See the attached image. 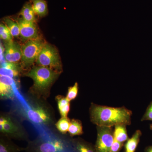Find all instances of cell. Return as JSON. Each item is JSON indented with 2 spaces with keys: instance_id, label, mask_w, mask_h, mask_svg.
<instances>
[{
  "instance_id": "8",
  "label": "cell",
  "mask_w": 152,
  "mask_h": 152,
  "mask_svg": "<svg viewBox=\"0 0 152 152\" xmlns=\"http://www.w3.org/2000/svg\"><path fill=\"white\" fill-rule=\"evenodd\" d=\"M27 117L30 121L37 125H48L53 121L51 113L42 105H37L28 110Z\"/></svg>"
},
{
  "instance_id": "10",
  "label": "cell",
  "mask_w": 152,
  "mask_h": 152,
  "mask_svg": "<svg viewBox=\"0 0 152 152\" xmlns=\"http://www.w3.org/2000/svg\"><path fill=\"white\" fill-rule=\"evenodd\" d=\"M15 80L8 76H0V96L2 99H12L15 96Z\"/></svg>"
},
{
  "instance_id": "28",
  "label": "cell",
  "mask_w": 152,
  "mask_h": 152,
  "mask_svg": "<svg viewBox=\"0 0 152 152\" xmlns=\"http://www.w3.org/2000/svg\"><path fill=\"white\" fill-rule=\"evenodd\" d=\"M145 152H152V145L147 147L145 150Z\"/></svg>"
},
{
  "instance_id": "20",
  "label": "cell",
  "mask_w": 152,
  "mask_h": 152,
  "mask_svg": "<svg viewBox=\"0 0 152 152\" xmlns=\"http://www.w3.org/2000/svg\"><path fill=\"white\" fill-rule=\"evenodd\" d=\"M68 132L71 137L83 134V131L81 122L75 119L71 120Z\"/></svg>"
},
{
  "instance_id": "13",
  "label": "cell",
  "mask_w": 152,
  "mask_h": 152,
  "mask_svg": "<svg viewBox=\"0 0 152 152\" xmlns=\"http://www.w3.org/2000/svg\"><path fill=\"white\" fill-rule=\"evenodd\" d=\"M25 148L17 145L12 141V139L1 134L0 137V152H20Z\"/></svg>"
},
{
  "instance_id": "7",
  "label": "cell",
  "mask_w": 152,
  "mask_h": 152,
  "mask_svg": "<svg viewBox=\"0 0 152 152\" xmlns=\"http://www.w3.org/2000/svg\"><path fill=\"white\" fill-rule=\"evenodd\" d=\"M97 139L95 145L96 152H110L113 142L112 127L96 126Z\"/></svg>"
},
{
  "instance_id": "18",
  "label": "cell",
  "mask_w": 152,
  "mask_h": 152,
  "mask_svg": "<svg viewBox=\"0 0 152 152\" xmlns=\"http://www.w3.org/2000/svg\"><path fill=\"white\" fill-rule=\"evenodd\" d=\"M141 131L140 130L136 131L131 138L129 139L125 144L126 152H135L137 147L140 139L142 136Z\"/></svg>"
},
{
  "instance_id": "12",
  "label": "cell",
  "mask_w": 152,
  "mask_h": 152,
  "mask_svg": "<svg viewBox=\"0 0 152 152\" xmlns=\"http://www.w3.org/2000/svg\"><path fill=\"white\" fill-rule=\"evenodd\" d=\"M21 71V67L17 63L5 61L1 64L0 69L1 75L8 76L14 79L18 77Z\"/></svg>"
},
{
  "instance_id": "27",
  "label": "cell",
  "mask_w": 152,
  "mask_h": 152,
  "mask_svg": "<svg viewBox=\"0 0 152 152\" xmlns=\"http://www.w3.org/2000/svg\"><path fill=\"white\" fill-rule=\"evenodd\" d=\"M4 48L2 45L1 44V47H0V60H1V64H2L3 63H4L6 61L4 58Z\"/></svg>"
},
{
  "instance_id": "19",
  "label": "cell",
  "mask_w": 152,
  "mask_h": 152,
  "mask_svg": "<svg viewBox=\"0 0 152 152\" xmlns=\"http://www.w3.org/2000/svg\"><path fill=\"white\" fill-rule=\"evenodd\" d=\"M126 126L125 125H118L115 126L113 131L114 139L122 143L129 140Z\"/></svg>"
},
{
  "instance_id": "4",
  "label": "cell",
  "mask_w": 152,
  "mask_h": 152,
  "mask_svg": "<svg viewBox=\"0 0 152 152\" xmlns=\"http://www.w3.org/2000/svg\"><path fill=\"white\" fill-rule=\"evenodd\" d=\"M37 65L50 68L58 73L62 72V64L58 53L54 47L45 44L38 56Z\"/></svg>"
},
{
  "instance_id": "2",
  "label": "cell",
  "mask_w": 152,
  "mask_h": 152,
  "mask_svg": "<svg viewBox=\"0 0 152 152\" xmlns=\"http://www.w3.org/2000/svg\"><path fill=\"white\" fill-rule=\"evenodd\" d=\"M60 74L50 68L41 66H33L25 76L33 80L30 92L38 99L45 100L50 96V90Z\"/></svg>"
},
{
  "instance_id": "29",
  "label": "cell",
  "mask_w": 152,
  "mask_h": 152,
  "mask_svg": "<svg viewBox=\"0 0 152 152\" xmlns=\"http://www.w3.org/2000/svg\"><path fill=\"white\" fill-rule=\"evenodd\" d=\"M150 129L152 130V124H151L150 125Z\"/></svg>"
},
{
  "instance_id": "6",
  "label": "cell",
  "mask_w": 152,
  "mask_h": 152,
  "mask_svg": "<svg viewBox=\"0 0 152 152\" xmlns=\"http://www.w3.org/2000/svg\"><path fill=\"white\" fill-rule=\"evenodd\" d=\"M6 123L4 125H0L1 134L9 138L28 141V137L22 126L15 119L9 115H5Z\"/></svg>"
},
{
  "instance_id": "22",
  "label": "cell",
  "mask_w": 152,
  "mask_h": 152,
  "mask_svg": "<svg viewBox=\"0 0 152 152\" xmlns=\"http://www.w3.org/2000/svg\"><path fill=\"white\" fill-rule=\"evenodd\" d=\"M4 21L13 37H17L20 35V28L18 23L14 21L9 18H6Z\"/></svg>"
},
{
  "instance_id": "3",
  "label": "cell",
  "mask_w": 152,
  "mask_h": 152,
  "mask_svg": "<svg viewBox=\"0 0 152 152\" xmlns=\"http://www.w3.org/2000/svg\"><path fill=\"white\" fill-rule=\"evenodd\" d=\"M26 152H74L72 140L54 135L45 134L28 142Z\"/></svg>"
},
{
  "instance_id": "9",
  "label": "cell",
  "mask_w": 152,
  "mask_h": 152,
  "mask_svg": "<svg viewBox=\"0 0 152 152\" xmlns=\"http://www.w3.org/2000/svg\"><path fill=\"white\" fill-rule=\"evenodd\" d=\"M20 28V36L24 40H31L39 39L37 28L35 23L24 20L21 18L18 22Z\"/></svg>"
},
{
  "instance_id": "15",
  "label": "cell",
  "mask_w": 152,
  "mask_h": 152,
  "mask_svg": "<svg viewBox=\"0 0 152 152\" xmlns=\"http://www.w3.org/2000/svg\"><path fill=\"white\" fill-rule=\"evenodd\" d=\"M35 14L38 16H46L48 13V4L45 0H30Z\"/></svg>"
},
{
  "instance_id": "24",
  "label": "cell",
  "mask_w": 152,
  "mask_h": 152,
  "mask_svg": "<svg viewBox=\"0 0 152 152\" xmlns=\"http://www.w3.org/2000/svg\"><path fill=\"white\" fill-rule=\"evenodd\" d=\"M79 91V85L77 82L75 83L73 86L69 87L68 88L66 98L69 102L75 99L77 96Z\"/></svg>"
},
{
  "instance_id": "23",
  "label": "cell",
  "mask_w": 152,
  "mask_h": 152,
  "mask_svg": "<svg viewBox=\"0 0 152 152\" xmlns=\"http://www.w3.org/2000/svg\"><path fill=\"white\" fill-rule=\"evenodd\" d=\"M0 37L1 39L7 42L12 41V36L6 25L1 24L0 26Z\"/></svg>"
},
{
  "instance_id": "17",
  "label": "cell",
  "mask_w": 152,
  "mask_h": 152,
  "mask_svg": "<svg viewBox=\"0 0 152 152\" xmlns=\"http://www.w3.org/2000/svg\"><path fill=\"white\" fill-rule=\"evenodd\" d=\"M58 109L61 117H67L70 109V102L66 97L61 95H58L56 97Z\"/></svg>"
},
{
  "instance_id": "21",
  "label": "cell",
  "mask_w": 152,
  "mask_h": 152,
  "mask_svg": "<svg viewBox=\"0 0 152 152\" xmlns=\"http://www.w3.org/2000/svg\"><path fill=\"white\" fill-rule=\"evenodd\" d=\"M70 122L71 120L68 117H61L55 125L57 130L64 134L68 132Z\"/></svg>"
},
{
  "instance_id": "1",
  "label": "cell",
  "mask_w": 152,
  "mask_h": 152,
  "mask_svg": "<svg viewBox=\"0 0 152 152\" xmlns=\"http://www.w3.org/2000/svg\"><path fill=\"white\" fill-rule=\"evenodd\" d=\"M89 113L91 122L96 126L113 127L116 125L131 124L132 113L125 107H115L92 103Z\"/></svg>"
},
{
  "instance_id": "25",
  "label": "cell",
  "mask_w": 152,
  "mask_h": 152,
  "mask_svg": "<svg viewBox=\"0 0 152 152\" xmlns=\"http://www.w3.org/2000/svg\"><path fill=\"white\" fill-rule=\"evenodd\" d=\"M141 121H152V102L148 106L146 110L145 114H144L141 118Z\"/></svg>"
},
{
  "instance_id": "5",
  "label": "cell",
  "mask_w": 152,
  "mask_h": 152,
  "mask_svg": "<svg viewBox=\"0 0 152 152\" xmlns=\"http://www.w3.org/2000/svg\"><path fill=\"white\" fill-rule=\"evenodd\" d=\"M39 39L29 40L21 47L22 68L31 67L37 61L38 56L45 45Z\"/></svg>"
},
{
  "instance_id": "14",
  "label": "cell",
  "mask_w": 152,
  "mask_h": 152,
  "mask_svg": "<svg viewBox=\"0 0 152 152\" xmlns=\"http://www.w3.org/2000/svg\"><path fill=\"white\" fill-rule=\"evenodd\" d=\"M74 152H96L95 146L80 138L72 139Z\"/></svg>"
},
{
  "instance_id": "16",
  "label": "cell",
  "mask_w": 152,
  "mask_h": 152,
  "mask_svg": "<svg viewBox=\"0 0 152 152\" xmlns=\"http://www.w3.org/2000/svg\"><path fill=\"white\" fill-rule=\"evenodd\" d=\"M19 15L24 20L32 23H36V14L34 12L30 2L26 3L19 13Z\"/></svg>"
},
{
  "instance_id": "26",
  "label": "cell",
  "mask_w": 152,
  "mask_h": 152,
  "mask_svg": "<svg viewBox=\"0 0 152 152\" xmlns=\"http://www.w3.org/2000/svg\"><path fill=\"white\" fill-rule=\"evenodd\" d=\"M124 143L118 141L114 139L113 142L111 147L110 152H119L121 149Z\"/></svg>"
},
{
  "instance_id": "11",
  "label": "cell",
  "mask_w": 152,
  "mask_h": 152,
  "mask_svg": "<svg viewBox=\"0 0 152 152\" xmlns=\"http://www.w3.org/2000/svg\"><path fill=\"white\" fill-rule=\"evenodd\" d=\"M4 58L6 61L17 63L21 59V47L12 41L7 42L5 49Z\"/></svg>"
}]
</instances>
